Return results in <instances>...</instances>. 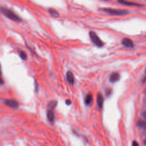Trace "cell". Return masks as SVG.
<instances>
[{
  "label": "cell",
  "instance_id": "9c48e42d",
  "mask_svg": "<svg viewBox=\"0 0 146 146\" xmlns=\"http://www.w3.org/2000/svg\"><path fill=\"white\" fill-rule=\"evenodd\" d=\"M120 79V75L117 72H113L111 74L110 77V80L112 83H115L118 81Z\"/></svg>",
  "mask_w": 146,
  "mask_h": 146
},
{
  "label": "cell",
  "instance_id": "ac0fdd59",
  "mask_svg": "<svg viewBox=\"0 0 146 146\" xmlns=\"http://www.w3.org/2000/svg\"><path fill=\"white\" fill-rule=\"evenodd\" d=\"M66 104H67V105H70V104H71V100H66Z\"/></svg>",
  "mask_w": 146,
  "mask_h": 146
},
{
  "label": "cell",
  "instance_id": "9a60e30c",
  "mask_svg": "<svg viewBox=\"0 0 146 146\" xmlns=\"http://www.w3.org/2000/svg\"><path fill=\"white\" fill-rule=\"evenodd\" d=\"M19 56L22 59H26L27 58V55L26 54V52L25 51H21L19 53Z\"/></svg>",
  "mask_w": 146,
  "mask_h": 146
},
{
  "label": "cell",
  "instance_id": "7a4b0ae2",
  "mask_svg": "<svg viewBox=\"0 0 146 146\" xmlns=\"http://www.w3.org/2000/svg\"><path fill=\"white\" fill-rule=\"evenodd\" d=\"M103 10L111 15H124L128 13V11L127 10H121V9L104 8L103 9Z\"/></svg>",
  "mask_w": 146,
  "mask_h": 146
},
{
  "label": "cell",
  "instance_id": "4fadbf2b",
  "mask_svg": "<svg viewBox=\"0 0 146 146\" xmlns=\"http://www.w3.org/2000/svg\"><path fill=\"white\" fill-rule=\"evenodd\" d=\"M48 12L49 13L52 15L53 17H59V13L57 12V11H56L55 9H50L48 10Z\"/></svg>",
  "mask_w": 146,
  "mask_h": 146
},
{
  "label": "cell",
  "instance_id": "d6986e66",
  "mask_svg": "<svg viewBox=\"0 0 146 146\" xmlns=\"http://www.w3.org/2000/svg\"><path fill=\"white\" fill-rule=\"evenodd\" d=\"M143 116H144V118L146 119V111H144V112H143Z\"/></svg>",
  "mask_w": 146,
  "mask_h": 146
},
{
  "label": "cell",
  "instance_id": "2e32d148",
  "mask_svg": "<svg viewBox=\"0 0 146 146\" xmlns=\"http://www.w3.org/2000/svg\"><path fill=\"white\" fill-rule=\"evenodd\" d=\"M106 95L107 96H108V95H110V94H111V89H107V90H106Z\"/></svg>",
  "mask_w": 146,
  "mask_h": 146
},
{
  "label": "cell",
  "instance_id": "3957f363",
  "mask_svg": "<svg viewBox=\"0 0 146 146\" xmlns=\"http://www.w3.org/2000/svg\"><path fill=\"white\" fill-rule=\"evenodd\" d=\"M90 37L92 42L98 47H102L104 44L102 40L99 38L97 34L94 31H90L89 33Z\"/></svg>",
  "mask_w": 146,
  "mask_h": 146
},
{
  "label": "cell",
  "instance_id": "52a82bcc",
  "mask_svg": "<svg viewBox=\"0 0 146 146\" xmlns=\"http://www.w3.org/2000/svg\"><path fill=\"white\" fill-rule=\"evenodd\" d=\"M117 2L122 5H126V6H140V5L137 3H135L133 2L128 1L127 0H117Z\"/></svg>",
  "mask_w": 146,
  "mask_h": 146
},
{
  "label": "cell",
  "instance_id": "ffe728a7",
  "mask_svg": "<svg viewBox=\"0 0 146 146\" xmlns=\"http://www.w3.org/2000/svg\"><path fill=\"white\" fill-rule=\"evenodd\" d=\"M144 144L146 145V139H145V140L144 141Z\"/></svg>",
  "mask_w": 146,
  "mask_h": 146
},
{
  "label": "cell",
  "instance_id": "ba28073f",
  "mask_svg": "<svg viewBox=\"0 0 146 146\" xmlns=\"http://www.w3.org/2000/svg\"><path fill=\"white\" fill-rule=\"evenodd\" d=\"M66 79L67 82L70 84H73L74 83V76L72 72L68 71L66 74Z\"/></svg>",
  "mask_w": 146,
  "mask_h": 146
},
{
  "label": "cell",
  "instance_id": "8fae6325",
  "mask_svg": "<svg viewBox=\"0 0 146 146\" xmlns=\"http://www.w3.org/2000/svg\"><path fill=\"white\" fill-rule=\"evenodd\" d=\"M93 100V96L91 94H88L84 99V102L86 105H90Z\"/></svg>",
  "mask_w": 146,
  "mask_h": 146
},
{
  "label": "cell",
  "instance_id": "5bb4252c",
  "mask_svg": "<svg viewBox=\"0 0 146 146\" xmlns=\"http://www.w3.org/2000/svg\"><path fill=\"white\" fill-rule=\"evenodd\" d=\"M138 125L139 127L146 129V121L144 120H140L138 121Z\"/></svg>",
  "mask_w": 146,
  "mask_h": 146
},
{
  "label": "cell",
  "instance_id": "e0dca14e",
  "mask_svg": "<svg viewBox=\"0 0 146 146\" xmlns=\"http://www.w3.org/2000/svg\"><path fill=\"white\" fill-rule=\"evenodd\" d=\"M132 146H139V144L136 141H133L132 142Z\"/></svg>",
  "mask_w": 146,
  "mask_h": 146
},
{
  "label": "cell",
  "instance_id": "30bf717a",
  "mask_svg": "<svg viewBox=\"0 0 146 146\" xmlns=\"http://www.w3.org/2000/svg\"><path fill=\"white\" fill-rule=\"evenodd\" d=\"M47 117L50 122H53L54 120V113L53 110H48L47 111Z\"/></svg>",
  "mask_w": 146,
  "mask_h": 146
},
{
  "label": "cell",
  "instance_id": "6da1fadb",
  "mask_svg": "<svg viewBox=\"0 0 146 146\" xmlns=\"http://www.w3.org/2000/svg\"><path fill=\"white\" fill-rule=\"evenodd\" d=\"M1 12L6 17H7L10 19H11L13 21H15V22H20L21 21V18L19 17H18L11 10L8 9H6L5 7H1Z\"/></svg>",
  "mask_w": 146,
  "mask_h": 146
},
{
  "label": "cell",
  "instance_id": "277c9868",
  "mask_svg": "<svg viewBox=\"0 0 146 146\" xmlns=\"http://www.w3.org/2000/svg\"><path fill=\"white\" fill-rule=\"evenodd\" d=\"M5 104L11 108H16L18 107L19 106V103L18 102L14 99H7L5 101Z\"/></svg>",
  "mask_w": 146,
  "mask_h": 146
},
{
  "label": "cell",
  "instance_id": "7c38bea8",
  "mask_svg": "<svg viewBox=\"0 0 146 146\" xmlns=\"http://www.w3.org/2000/svg\"><path fill=\"white\" fill-rule=\"evenodd\" d=\"M57 105V102L56 100H51L48 103V110H53Z\"/></svg>",
  "mask_w": 146,
  "mask_h": 146
},
{
  "label": "cell",
  "instance_id": "5b68a950",
  "mask_svg": "<svg viewBox=\"0 0 146 146\" xmlns=\"http://www.w3.org/2000/svg\"><path fill=\"white\" fill-rule=\"evenodd\" d=\"M121 43L124 46H125L127 47H129V48H132L134 46L133 41L131 39L127 38H124L122 40Z\"/></svg>",
  "mask_w": 146,
  "mask_h": 146
},
{
  "label": "cell",
  "instance_id": "8992f818",
  "mask_svg": "<svg viewBox=\"0 0 146 146\" xmlns=\"http://www.w3.org/2000/svg\"><path fill=\"white\" fill-rule=\"evenodd\" d=\"M96 100H97V104L99 108H101L103 106V102H104V98L102 93L99 92L97 94V98H96Z\"/></svg>",
  "mask_w": 146,
  "mask_h": 146
}]
</instances>
